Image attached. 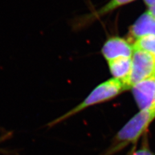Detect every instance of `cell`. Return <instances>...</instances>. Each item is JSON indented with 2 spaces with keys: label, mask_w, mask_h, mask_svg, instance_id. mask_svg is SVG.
<instances>
[{
  "label": "cell",
  "mask_w": 155,
  "mask_h": 155,
  "mask_svg": "<svg viewBox=\"0 0 155 155\" xmlns=\"http://www.w3.org/2000/svg\"><path fill=\"white\" fill-rule=\"evenodd\" d=\"M155 119V104L140 110L116 133L109 148L101 155H113L134 143Z\"/></svg>",
  "instance_id": "1"
},
{
  "label": "cell",
  "mask_w": 155,
  "mask_h": 155,
  "mask_svg": "<svg viewBox=\"0 0 155 155\" xmlns=\"http://www.w3.org/2000/svg\"><path fill=\"white\" fill-rule=\"evenodd\" d=\"M126 90L127 89L122 81L116 78L110 79L97 86L83 101L56 119L52 124V125L57 124L91 106L109 101Z\"/></svg>",
  "instance_id": "2"
},
{
  "label": "cell",
  "mask_w": 155,
  "mask_h": 155,
  "mask_svg": "<svg viewBox=\"0 0 155 155\" xmlns=\"http://www.w3.org/2000/svg\"><path fill=\"white\" fill-rule=\"evenodd\" d=\"M155 76V56L147 51L134 49L132 58V71L127 83V88L138 82Z\"/></svg>",
  "instance_id": "3"
},
{
  "label": "cell",
  "mask_w": 155,
  "mask_h": 155,
  "mask_svg": "<svg viewBox=\"0 0 155 155\" xmlns=\"http://www.w3.org/2000/svg\"><path fill=\"white\" fill-rule=\"evenodd\" d=\"M133 52V45L124 39L118 37L109 39L102 48L103 54L108 61L120 58H131Z\"/></svg>",
  "instance_id": "4"
},
{
  "label": "cell",
  "mask_w": 155,
  "mask_h": 155,
  "mask_svg": "<svg viewBox=\"0 0 155 155\" xmlns=\"http://www.w3.org/2000/svg\"><path fill=\"white\" fill-rule=\"evenodd\" d=\"M131 89L140 110L149 107L153 104L155 96V76L138 82Z\"/></svg>",
  "instance_id": "5"
},
{
  "label": "cell",
  "mask_w": 155,
  "mask_h": 155,
  "mask_svg": "<svg viewBox=\"0 0 155 155\" xmlns=\"http://www.w3.org/2000/svg\"><path fill=\"white\" fill-rule=\"evenodd\" d=\"M155 35V18L148 12L140 16L130 28L129 38L134 43L139 38Z\"/></svg>",
  "instance_id": "6"
},
{
  "label": "cell",
  "mask_w": 155,
  "mask_h": 155,
  "mask_svg": "<svg viewBox=\"0 0 155 155\" xmlns=\"http://www.w3.org/2000/svg\"><path fill=\"white\" fill-rule=\"evenodd\" d=\"M108 64L113 77L122 81L127 90V83L132 71V58H120L109 61Z\"/></svg>",
  "instance_id": "7"
},
{
  "label": "cell",
  "mask_w": 155,
  "mask_h": 155,
  "mask_svg": "<svg viewBox=\"0 0 155 155\" xmlns=\"http://www.w3.org/2000/svg\"><path fill=\"white\" fill-rule=\"evenodd\" d=\"M134 49L147 51L155 56V35H149L139 38L133 43Z\"/></svg>",
  "instance_id": "8"
},
{
  "label": "cell",
  "mask_w": 155,
  "mask_h": 155,
  "mask_svg": "<svg viewBox=\"0 0 155 155\" xmlns=\"http://www.w3.org/2000/svg\"><path fill=\"white\" fill-rule=\"evenodd\" d=\"M134 1V0H111V1L107 4L106 5L100 9L99 11L96 12L94 14V17H98L100 16H102L104 14L107 13L113 10L118 8L120 6L124 5L127 4Z\"/></svg>",
  "instance_id": "9"
},
{
  "label": "cell",
  "mask_w": 155,
  "mask_h": 155,
  "mask_svg": "<svg viewBox=\"0 0 155 155\" xmlns=\"http://www.w3.org/2000/svg\"><path fill=\"white\" fill-rule=\"evenodd\" d=\"M130 155H154V154L151 151L146 142H143V144L140 149L136 150Z\"/></svg>",
  "instance_id": "10"
},
{
  "label": "cell",
  "mask_w": 155,
  "mask_h": 155,
  "mask_svg": "<svg viewBox=\"0 0 155 155\" xmlns=\"http://www.w3.org/2000/svg\"><path fill=\"white\" fill-rule=\"evenodd\" d=\"M148 12L151 14V15L155 18V5H154L150 7L149 8V10Z\"/></svg>",
  "instance_id": "11"
},
{
  "label": "cell",
  "mask_w": 155,
  "mask_h": 155,
  "mask_svg": "<svg viewBox=\"0 0 155 155\" xmlns=\"http://www.w3.org/2000/svg\"><path fill=\"white\" fill-rule=\"evenodd\" d=\"M145 3H146L148 6L151 7L154 5H155V0H144Z\"/></svg>",
  "instance_id": "12"
},
{
  "label": "cell",
  "mask_w": 155,
  "mask_h": 155,
  "mask_svg": "<svg viewBox=\"0 0 155 155\" xmlns=\"http://www.w3.org/2000/svg\"><path fill=\"white\" fill-rule=\"evenodd\" d=\"M153 103L155 104V96H154V101H153Z\"/></svg>",
  "instance_id": "13"
}]
</instances>
